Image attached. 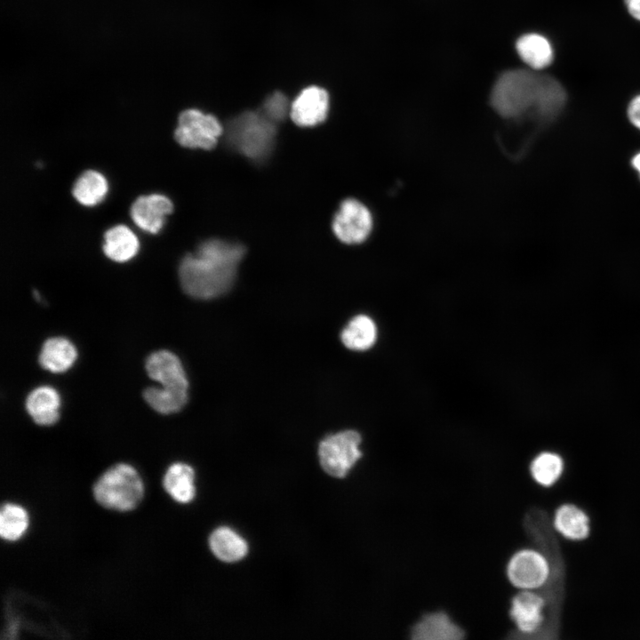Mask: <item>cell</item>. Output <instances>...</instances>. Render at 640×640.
<instances>
[{"label": "cell", "instance_id": "11", "mask_svg": "<svg viewBox=\"0 0 640 640\" xmlns=\"http://www.w3.org/2000/svg\"><path fill=\"white\" fill-rule=\"evenodd\" d=\"M148 375L163 388L188 391V382L180 359L168 350L150 354L145 364Z\"/></svg>", "mask_w": 640, "mask_h": 640}, {"label": "cell", "instance_id": "18", "mask_svg": "<svg viewBox=\"0 0 640 640\" xmlns=\"http://www.w3.org/2000/svg\"><path fill=\"white\" fill-rule=\"evenodd\" d=\"M76 357V349L68 340L53 337L44 342L38 360L44 369L59 373L68 370Z\"/></svg>", "mask_w": 640, "mask_h": 640}, {"label": "cell", "instance_id": "15", "mask_svg": "<svg viewBox=\"0 0 640 640\" xmlns=\"http://www.w3.org/2000/svg\"><path fill=\"white\" fill-rule=\"evenodd\" d=\"M566 92L563 85L554 77L540 75L538 92L533 113L541 121H551L564 108Z\"/></svg>", "mask_w": 640, "mask_h": 640}, {"label": "cell", "instance_id": "28", "mask_svg": "<svg viewBox=\"0 0 640 640\" xmlns=\"http://www.w3.org/2000/svg\"><path fill=\"white\" fill-rule=\"evenodd\" d=\"M628 116L631 124L640 130V94L634 97L629 102Z\"/></svg>", "mask_w": 640, "mask_h": 640}, {"label": "cell", "instance_id": "26", "mask_svg": "<svg viewBox=\"0 0 640 640\" xmlns=\"http://www.w3.org/2000/svg\"><path fill=\"white\" fill-rule=\"evenodd\" d=\"M28 516L27 511L17 504H4L0 512V535L5 540H19L27 531Z\"/></svg>", "mask_w": 640, "mask_h": 640}, {"label": "cell", "instance_id": "17", "mask_svg": "<svg viewBox=\"0 0 640 640\" xmlns=\"http://www.w3.org/2000/svg\"><path fill=\"white\" fill-rule=\"evenodd\" d=\"M521 60L532 70L548 68L554 60V49L550 41L538 33H527L516 43Z\"/></svg>", "mask_w": 640, "mask_h": 640}, {"label": "cell", "instance_id": "7", "mask_svg": "<svg viewBox=\"0 0 640 640\" xmlns=\"http://www.w3.org/2000/svg\"><path fill=\"white\" fill-rule=\"evenodd\" d=\"M221 133L222 126L216 117L198 109L189 108L180 114L174 138L180 145L186 148L211 149L216 145Z\"/></svg>", "mask_w": 640, "mask_h": 640}, {"label": "cell", "instance_id": "19", "mask_svg": "<svg viewBox=\"0 0 640 640\" xmlns=\"http://www.w3.org/2000/svg\"><path fill=\"white\" fill-rule=\"evenodd\" d=\"M139 249V242L133 232L124 225L108 229L104 234L103 252L116 262L131 260Z\"/></svg>", "mask_w": 640, "mask_h": 640}, {"label": "cell", "instance_id": "14", "mask_svg": "<svg viewBox=\"0 0 640 640\" xmlns=\"http://www.w3.org/2000/svg\"><path fill=\"white\" fill-rule=\"evenodd\" d=\"M553 526L565 540L583 541L591 534L589 515L579 505L565 502L558 506L554 513Z\"/></svg>", "mask_w": 640, "mask_h": 640}, {"label": "cell", "instance_id": "23", "mask_svg": "<svg viewBox=\"0 0 640 640\" xmlns=\"http://www.w3.org/2000/svg\"><path fill=\"white\" fill-rule=\"evenodd\" d=\"M108 191L104 176L92 170L84 172L75 181L72 195L83 205L92 206L102 201Z\"/></svg>", "mask_w": 640, "mask_h": 640}, {"label": "cell", "instance_id": "29", "mask_svg": "<svg viewBox=\"0 0 640 640\" xmlns=\"http://www.w3.org/2000/svg\"><path fill=\"white\" fill-rule=\"evenodd\" d=\"M625 4L628 13L640 21V0H625Z\"/></svg>", "mask_w": 640, "mask_h": 640}, {"label": "cell", "instance_id": "4", "mask_svg": "<svg viewBox=\"0 0 640 640\" xmlns=\"http://www.w3.org/2000/svg\"><path fill=\"white\" fill-rule=\"evenodd\" d=\"M144 493L142 480L129 464L118 463L105 471L93 486V495L102 507L117 511L134 509Z\"/></svg>", "mask_w": 640, "mask_h": 640}, {"label": "cell", "instance_id": "8", "mask_svg": "<svg viewBox=\"0 0 640 640\" xmlns=\"http://www.w3.org/2000/svg\"><path fill=\"white\" fill-rule=\"evenodd\" d=\"M551 564L548 556L532 548L515 553L507 566L509 581L520 589H540L549 580Z\"/></svg>", "mask_w": 640, "mask_h": 640}, {"label": "cell", "instance_id": "24", "mask_svg": "<svg viewBox=\"0 0 640 640\" xmlns=\"http://www.w3.org/2000/svg\"><path fill=\"white\" fill-rule=\"evenodd\" d=\"M564 471L563 458L551 452L538 454L530 465L532 477L543 487H551L556 484L562 478Z\"/></svg>", "mask_w": 640, "mask_h": 640}, {"label": "cell", "instance_id": "12", "mask_svg": "<svg viewBox=\"0 0 640 640\" xmlns=\"http://www.w3.org/2000/svg\"><path fill=\"white\" fill-rule=\"evenodd\" d=\"M172 211L171 200L164 195L141 196L132 203L130 214L141 229L156 234L164 225V216Z\"/></svg>", "mask_w": 640, "mask_h": 640}, {"label": "cell", "instance_id": "3", "mask_svg": "<svg viewBox=\"0 0 640 640\" xmlns=\"http://www.w3.org/2000/svg\"><path fill=\"white\" fill-rule=\"evenodd\" d=\"M276 128V124L262 112L247 111L228 123L227 140L233 148L244 156L254 161H260L273 149Z\"/></svg>", "mask_w": 640, "mask_h": 640}, {"label": "cell", "instance_id": "5", "mask_svg": "<svg viewBox=\"0 0 640 640\" xmlns=\"http://www.w3.org/2000/svg\"><path fill=\"white\" fill-rule=\"evenodd\" d=\"M547 601L540 592L521 589L511 599L509 616L516 628L508 638L533 639L546 622Z\"/></svg>", "mask_w": 640, "mask_h": 640}, {"label": "cell", "instance_id": "30", "mask_svg": "<svg viewBox=\"0 0 640 640\" xmlns=\"http://www.w3.org/2000/svg\"><path fill=\"white\" fill-rule=\"evenodd\" d=\"M632 165L640 174V153L632 159Z\"/></svg>", "mask_w": 640, "mask_h": 640}, {"label": "cell", "instance_id": "13", "mask_svg": "<svg viewBox=\"0 0 640 640\" xmlns=\"http://www.w3.org/2000/svg\"><path fill=\"white\" fill-rule=\"evenodd\" d=\"M464 636V630L443 611L424 614L410 631L414 640H459Z\"/></svg>", "mask_w": 640, "mask_h": 640}, {"label": "cell", "instance_id": "1", "mask_svg": "<svg viewBox=\"0 0 640 640\" xmlns=\"http://www.w3.org/2000/svg\"><path fill=\"white\" fill-rule=\"evenodd\" d=\"M245 249L239 244L210 239L195 253L186 255L179 266L183 291L196 299H213L227 292L235 281Z\"/></svg>", "mask_w": 640, "mask_h": 640}, {"label": "cell", "instance_id": "22", "mask_svg": "<svg viewBox=\"0 0 640 640\" xmlns=\"http://www.w3.org/2000/svg\"><path fill=\"white\" fill-rule=\"evenodd\" d=\"M377 328L372 318L358 315L352 318L341 332V340L349 349L363 351L373 346Z\"/></svg>", "mask_w": 640, "mask_h": 640}, {"label": "cell", "instance_id": "20", "mask_svg": "<svg viewBox=\"0 0 640 640\" xmlns=\"http://www.w3.org/2000/svg\"><path fill=\"white\" fill-rule=\"evenodd\" d=\"M194 469L186 463L172 464L164 476V487L170 496L180 503H188L195 497Z\"/></svg>", "mask_w": 640, "mask_h": 640}, {"label": "cell", "instance_id": "21", "mask_svg": "<svg viewBox=\"0 0 640 640\" xmlns=\"http://www.w3.org/2000/svg\"><path fill=\"white\" fill-rule=\"evenodd\" d=\"M209 544L215 556L228 563L241 560L248 552L246 541L228 527L216 529L209 539Z\"/></svg>", "mask_w": 640, "mask_h": 640}, {"label": "cell", "instance_id": "16", "mask_svg": "<svg viewBox=\"0 0 640 640\" xmlns=\"http://www.w3.org/2000/svg\"><path fill=\"white\" fill-rule=\"evenodd\" d=\"M60 399L52 387L40 386L33 389L26 398V409L32 420L38 425L48 426L59 419Z\"/></svg>", "mask_w": 640, "mask_h": 640}, {"label": "cell", "instance_id": "25", "mask_svg": "<svg viewBox=\"0 0 640 640\" xmlns=\"http://www.w3.org/2000/svg\"><path fill=\"white\" fill-rule=\"evenodd\" d=\"M143 397L156 412L171 414L179 412L185 405L188 391L148 387L143 391Z\"/></svg>", "mask_w": 640, "mask_h": 640}, {"label": "cell", "instance_id": "9", "mask_svg": "<svg viewBox=\"0 0 640 640\" xmlns=\"http://www.w3.org/2000/svg\"><path fill=\"white\" fill-rule=\"evenodd\" d=\"M372 228L369 209L356 199L344 200L336 212L332 229L343 243L356 244L367 239Z\"/></svg>", "mask_w": 640, "mask_h": 640}, {"label": "cell", "instance_id": "10", "mask_svg": "<svg viewBox=\"0 0 640 640\" xmlns=\"http://www.w3.org/2000/svg\"><path fill=\"white\" fill-rule=\"evenodd\" d=\"M329 96L327 92L318 86L305 88L291 104L290 116L300 126H314L327 116Z\"/></svg>", "mask_w": 640, "mask_h": 640}, {"label": "cell", "instance_id": "27", "mask_svg": "<svg viewBox=\"0 0 640 640\" xmlns=\"http://www.w3.org/2000/svg\"><path fill=\"white\" fill-rule=\"evenodd\" d=\"M290 109L291 106L289 107L285 95L280 92H276L266 99L261 112L270 121L276 124L283 121L288 113L290 114Z\"/></svg>", "mask_w": 640, "mask_h": 640}, {"label": "cell", "instance_id": "2", "mask_svg": "<svg viewBox=\"0 0 640 640\" xmlns=\"http://www.w3.org/2000/svg\"><path fill=\"white\" fill-rule=\"evenodd\" d=\"M540 75L526 69L504 72L496 81L491 104L504 118H517L534 108Z\"/></svg>", "mask_w": 640, "mask_h": 640}, {"label": "cell", "instance_id": "6", "mask_svg": "<svg viewBox=\"0 0 640 640\" xmlns=\"http://www.w3.org/2000/svg\"><path fill=\"white\" fill-rule=\"evenodd\" d=\"M360 435L346 430L324 438L319 444V459L324 470L334 477H344L361 458Z\"/></svg>", "mask_w": 640, "mask_h": 640}]
</instances>
